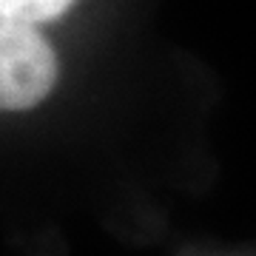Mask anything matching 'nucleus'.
Segmentation results:
<instances>
[{
    "mask_svg": "<svg viewBox=\"0 0 256 256\" xmlns=\"http://www.w3.org/2000/svg\"><path fill=\"white\" fill-rule=\"evenodd\" d=\"M74 0H0V18L12 23H43V20L60 18Z\"/></svg>",
    "mask_w": 256,
    "mask_h": 256,
    "instance_id": "obj_2",
    "label": "nucleus"
},
{
    "mask_svg": "<svg viewBox=\"0 0 256 256\" xmlns=\"http://www.w3.org/2000/svg\"><path fill=\"white\" fill-rule=\"evenodd\" d=\"M57 63L34 26L0 20V102L18 111L34 106L52 92Z\"/></svg>",
    "mask_w": 256,
    "mask_h": 256,
    "instance_id": "obj_1",
    "label": "nucleus"
}]
</instances>
